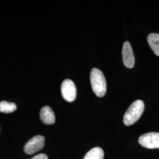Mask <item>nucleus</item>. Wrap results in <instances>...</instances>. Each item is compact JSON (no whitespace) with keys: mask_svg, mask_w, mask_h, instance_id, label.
I'll return each mask as SVG.
<instances>
[{"mask_svg":"<svg viewBox=\"0 0 159 159\" xmlns=\"http://www.w3.org/2000/svg\"><path fill=\"white\" fill-rule=\"evenodd\" d=\"M91 87L97 96H104L107 90L106 81L101 70L97 68H93L90 72Z\"/></svg>","mask_w":159,"mask_h":159,"instance_id":"nucleus-1","label":"nucleus"},{"mask_svg":"<svg viewBox=\"0 0 159 159\" xmlns=\"http://www.w3.org/2000/svg\"><path fill=\"white\" fill-rule=\"evenodd\" d=\"M144 110V104L142 100H138L133 102L127 110L123 117V123L125 125L134 124L140 119Z\"/></svg>","mask_w":159,"mask_h":159,"instance_id":"nucleus-2","label":"nucleus"},{"mask_svg":"<svg viewBox=\"0 0 159 159\" xmlns=\"http://www.w3.org/2000/svg\"><path fill=\"white\" fill-rule=\"evenodd\" d=\"M61 91L63 98L66 101L73 102L75 100L77 96V89L72 80H65L61 84Z\"/></svg>","mask_w":159,"mask_h":159,"instance_id":"nucleus-3","label":"nucleus"},{"mask_svg":"<svg viewBox=\"0 0 159 159\" xmlns=\"http://www.w3.org/2000/svg\"><path fill=\"white\" fill-rule=\"evenodd\" d=\"M139 143L144 148H159V133L150 132L142 134L139 138Z\"/></svg>","mask_w":159,"mask_h":159,"instance_id":"nucleus-4","label":"nucleus"},{"mask_svg":"<svg viewBox=\"0 0 159 159\" xmlns=\"http://www.w3.org/2000/svg\"><path fill=\"white\" fill-rule=\"evenodd\" d=\"M45 138L43 136H36L27 143L24 148V152L27 154H33L41 150L44 146Z\"/></svg>","mask_w":159,"mask_h":159,"instance_id":"nucleus-5","label":"nucleus"},{"mask_svg":"<svg viewBox=\"0 0 159 159\" xmlns=\"http://www.w3.org/2000/svg\"><path fill=\"white\" fill-rule=\"evenodd\" d=\"M122 56L123 63L126 67L131 68L134 66L135 58L130 44L128 41H125L123 46Z\"/></svg>","mask_w":159,"mask_h":159,"instance_id":"nucleus-6","label":"nucleus"},{"mask_svg":"<svg viewBox=\"0 0 159 159\" xmlns=\"http://www.w3.org/2000/svg\"><path fill=\"white\" fill-rule=\"evenodd\" d=\"M40 116L43 123L46 125H52L56 121L54 113L49 106H44L41 109Z\"/></svg>","mask_w":159,"mask_h":159,"instance_id":"nucleus-7","label":"nucleus"},{"mask_svg":"<svg viewBox=\"0 0 159 159\" xmlns=\"http://www.w3.org/2000/svg\"><path fill=\"white\" fill-rule=\"evenodd\" d=\"M148 41L154 54L159 56V34L157 33L149 34L148 37Z\"/></svg>","mask_w":159,"mask_h":159,"instance_id":"nucleus-8","label":"nucleus"},{"mask_svg":"<svg viewBox=\"0 0 159 159\" xmlns=\"http://www.w3.org/2000/svg\"><path fill=\"white\" fill-rule=\"evenodd\" d=\"M104 153L102 148H94L86 154L83 159H103Z\"/></svg>","mask_w":159,"mask_h":159,"instance_id":"nucleus-9","label":"nucleus"},{"mask_svg":"<svg viewBox=\"0 0 159 159\" xmlns=\"http://www.w3.org/2000/svg\"><path fill=\"white\" fill-rule=\"evenodd\" d=\"M17 106L14 102L2 101L0 102V112L4 113H10L16 111Z\"/></svg>","mask_w":159,"mask_h":159,"instance_id":"nucleus-10","label":"nucleus"},{"mask_svg":"<svg viewBox=\"0 0 159 159\" xmlns=\"http://www.w3.org/2000/svg\"><path fill=\"white\" fill-rule=\"evenodd\" d=\"M31 159H48V157L46 154L41 153L35 156Z\"/></svg>","mask_w":159,"mask_h":159,"instance_id":"nucleus-11","label":"nucleus"}]
</instances>
